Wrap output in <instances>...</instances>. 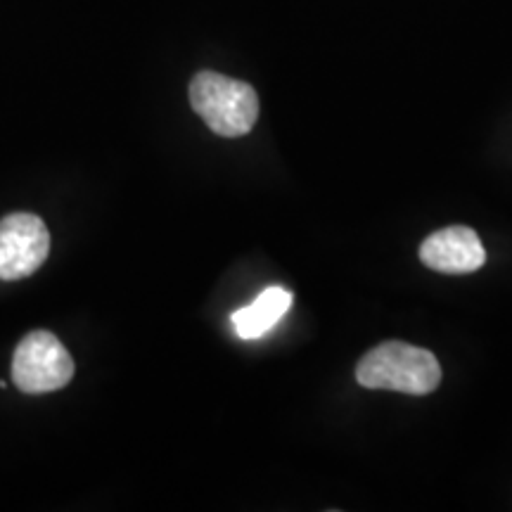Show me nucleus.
Segmentation results:
<instances>
[{
	"label": "nucleus",
	"instance_id": "obj_1",
	"mask_svg": "<svg viewBox=\"0 0 512 512\" xmlns=\"http://www.w3.org/2000/svg\"><path fill=\"white\" fill-rule=\"evenodd\" d=\"M356 380L366 389L425 396L439 387L441 366L432 351L406 342H384L358 361Z\"/></svg>",
	"mask_w": 512,
	"mask_h": 512
},
{
	"label": "nucleus",
	"instance_id": "obj_2",
	"mask_svg": "<svg viewBox=\"0 0 512 512\" xmlns=\"http://www.w3.org/2000/svg\"><path fill=\"white\" fill-rule=\"evenodd\" d=\"M190 105L216 136L240 138L259 119V95L249 83L219 72H200L190 81Z\"/></svg>",
	"mask_w": 512,
	"mask_h": 512
},
{
	"label": "nucleus",
	"instance_id": "obj_5",
	"mask_svg": "<svg viewBox=\"0 0 512 512\" xmlns=\"http://www.w3.org/2000/svg\"><path fill=\"white\" fill-rule=\"evenodd\" d=\"M420 259L422 264L437 273L463 275L479 271L486 261V252L475 230L451 226L437 230L422 242Z\"/></svg>",
	"mask_w": 512,
	"mask_h": 512
},
{
	"label": "nucleus",
	"instance_id": "obj_3",
	"mask_svg": "<svg viewBox=\"0 0 512 512\" xmlns=\"http://www.w3.org/2000/svg\"><path fill=\"white\" fill-rule=\"evenodd\" d=\"M74 361L48 330L29 332L12 356V380L24 394H48L72 382Z\"/></svg>",
	"mask_w": 512,
	"mask_h": 512
},
{
	"label": "nucleus",
	"instance_id": "obj_4",
	"mask_svg": "<svg viewBox=\"0 0 512 512\" xmlns=\"http://www.w3.org/2000/svg\"><path fill=\"white\" fill-rule=\"evenodd\" d=\"M50 233L36 214H8L0 219V280H22L46 264Z\"/></svg>",
	"mask_w": 512,
	"mask_h": 512
},
{
	"label": "nucleus",
	"instance_id": "obj_6",
	"mask_svg": "<svg viewBox=\"0 0 512 512\" xmlns=\"http://www.w3.org/2000/svg\"><path fill=\"white\" fill-rule=\"evenodd\" d=\"M292 306V292L285 287H268L245 309L233 313V328L242 339L264 337Z\"/></svg>",
	"mask_w": 512,
	"mask_h": 512
}]
</instances>
